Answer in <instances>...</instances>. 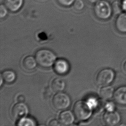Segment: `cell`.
<instances>
[{"mask_svg":"<svg viewBox=\"0 0 126 126\" xmlns=\"http://www.w3.org/2000/svg\"><path fill=\"white\" fill-rule=\"evenodd\" d=\"M112 7L113 12V14H116L118 15L121 12H123L121 9V3L120 0H115L111 3Z\"/></svg>","mask_w":126,"mask_h":126,"instance_id":"obj_18","label":"cell"},{"mask_svg":"<svg viewBox=\"0 0 126 126\" xmlns=\"http://www.w3.org/2000/svg\"><path fill=\"white\" fill-rule=\"evenodd\" d=\"M115 74L110 68H105L101 70L97 74L96 82L100 86H106L111 84L114 80Z\"/></svg>","mask_w":126,"mask_h":126,"instance_id":"obj_5","label":"cell"},{"mask_svg":"<svg viewBox=\"0 0 126 126\" xmlns=\"http://www.w3.org/2000/svg\"><path fill=\"white\" fill-rule=\"evenodd\" d=\"M92 109L88 102L79 101L73 107V113L79 121H85L90 118L92 114Z\"/></svg>","mask_w":126,"mask_h":126,"instance_id":"obj_3","label":"cell"},{"mask_svg":"<svg viewBox=\"0 0 126 126\" xmlns=\"http://www.w3.org/2000/svg\"><path fill=\"white\" fill-rule=\"evenodd\" d=\"M53 68L56 73L60 75H65L69 72L70 66L67 60L60 59L55 61Z\"/></svg>","mask_w":126,"mask_h":126,"instance_id":"obj_8","label":"cell"},{"mask_svg":"<svg viewBox=\"0 0 126 126\" xmlns=\"http://www.w3.org/2000/svg\"><path fill=\"white\" fill-rule=\"evenodd\" d=\"M1 77L3 80L7 83H12L14 82L16 79V75L15 72L11 70H6L4 71L1 74Z\"/></svg>","mask_w":126,"mask_h":126,"instance_id":"obj_16","label":"cell"},{"mask_svg":"<svg viewBox=\"0 0 126 126\" xmlns=\"http://www.w3.org/2000/svg\"><path fill=\"white\" fill-rule=\"evenodd\" d=\"M73 6L75 10L78 11H81L85 7V3L83 0H75Z\"/></svg>","mask_w":126,"mask_h":126,"instance_id":"obj_19","label":"cell"},{"mask_svg":"<svg viewBox=\"0 0 126 126\" xmlns=\"http://www.w3.org/2000/svg\"><path fill=\"white\" fill-rule=\"evenodd\" d=\"M58 3L64 7H69L73 4L75 0H56Z\"/></svg>","mask_w":126,"mask_h":126,"instance_id":"obj_21","label":"cell"},{"mask_svg":"<svg viewBox=\"0 0 126 126\" xmlns=\"http://www.w3.org/2000/svg\"><path fill=\"white\" fill-rule=\"evenodd\" d=\"M90 3H92V4H95V3H96L97 2L99 1L100 0H87Z\"/></svg>","mask_w":126,"mask_h":126,"instance_id":"obj_27","label":"cell"},{"mask_svg":"<svg viewBox=\"0 0 126 126\" xmlns=\"http://www.w3.org/2000/svg\"><path fill=\"white\" fill-rule=\"evenodd\" d=\"M35 59L40 66L48 68L52 66L56 61V56L54 53L50 50L42 49L36 52Z\"/></svg>","mask_w":126,"mask_h":126,"instance_id":"obj_2","label":"cell"},{"mask_svg":"<svg viewBox=\"0 0 126 126\" xmlns=\"http://www.w3.org/2000/svg\"><path fill=\"white\" fill-rule=\"evenodd\" d=\"M124 69L125 72H126V61L125 62L124 64Z\"/></svg>","mask_w":126,"mask_h":126,"instance_id":"obj_28","label":"cell"},{"mask_svg":"<svg viewBox=\"0 0 126 126\" xmlns=\"http://www.w3.org/2000/svg\"><path fill=\"white\" fill-rule=\"evenodd\" d=\"M121 9L123 12H126V0H120Z\"/></svg>","mask_w":126,"mask_h":126,"instance_id":"obj_25","label":"cell"},{"mask_svg":"<svg viewBox=\"0 0 126 126\" xmlns=\"http://www.w3.org/2000/svg\"><path fill=\"white\" fill-rule=\"evenodd\" d=\"M105 107L106 110L107 111H115L116 106L114 102L110 101L108 102L105 105Z\"/></svg>","mask_w":126,"mask_h":126,"instance_id":"obj_22","label":"cell"},{"mask_svg":"<svg viewBox=\"0 0 126 126\" xmlns=\"http://www.w3.org/2000/svg\"><path fill=\"white\" fill-rule=\"evenodd\" d=\"M17 100L19 102H23L25 100V97L23 95H20L17 97Z\"/></svg>","mask_w":126,"mask_h":126,"instance_id":"obj_26","label":"cell"},{"mask_svg":"<svg viewBox=\"0 0 126 126\" xmlns=\"http://www.w3.org/2000/svg\"><path fill=\"white\" fill-rule=\"evenodd\" d=\"M9 10L4 4H2L0 6V17L3 19L7 17L8 14Z\"/></svg>","mask_w":126,"mask_h":126,"instance_id":"obj_20","label":"cell"},{"mask_svg":"<svg viewBox=\"0 0 126 126\" xmlns=\"http://www.w3.org/2000/svg\"><path fill=\"white\" fill-rule=\"evenodd\" d=\"M115 26L119 32L126 33V12H122L117 15L115 21Z\"/></svg>","mask_w":126,"mask_h":126,"instance_id":"obj_9","label":"cell"},{"mask_svg":"<svg viewBox=\"0 0 126 126\" xmlns=\"http://www.w3.org/2000/svg\"><path fill=\"white\" fill-rule=\"evenodd\" d=\"M24 0H4V4L13 13L19 11L24 4Z\"/></svg>","mask_w":126,"mask_h":126,"instance_id":"obj_11","label":"cell"},{"mask_svg":"<svg viewBox=\"0 0 126 126\" xmlns=\"http://www.w3.org/2000/svg\"><path fill=\"white\" fill-rule=\"evenodd\" d=\"M61 125L60 121H58L57 120L53 119L51 120L49 124V126H60Z\"/></svg>","mask_w":126,"mask_h":126,"instance_id":"obj_24","label":"cell"},{"mask_svg":"<svg viewBox=\"0 0 126 126\" xmlns=\"http://www.w3.org/2000/svg\"><path fill=\"white\" fill-rule=\"evenodd\" d=\"M52 102L55 109L58 111H62L70 106L71 101L67 94L59 92L53 96Z\"/></svg>","mask_w":126,"mask_h":126,"instance_id":"obj_4","label":"cell"},{"mask_svg":"<svg viewBox=\"0 0 126 126\" xmlns=\"http://www.w3.org/2000/svg\"><path fill=\"white\" fill-rule=\"evenodd\" d=\"M88 102L93 109L97 107L99 104V102L97 100V99L94 98L90 99Z\"/></svg>","mask_w":126,"mask_h":126,"instance_id":"obj_23","label":"cell"},{"mask_svg":"<svg viewBox=\"0 0 126 126\" xmlns=\"http://www.w3.org/2000/svg\"><path fill=\"white\" fill-rule=\"evenodd\" d=\"M94 14L98 19L101 20H107L112 16V5L107 0H100L94 4Z\"/></svg>","mask_w":126,"mask_h":126,"instance_id":"obj_1","label":"cell"},{"mask_svg":"<svg viewBox=\"0 0 126 126\" xmlns=\"http://www.w3.org/2000/svg\"><path fill=\"white\" fill-rule=\"evenodd\" d=\"M65 83L63 79L60 78H56L53 80L51 83V88L55 92H62L65 88Z\"/></svg>","mask_w":126,"mask_h":126,"instance_id":"obj_15","label":"cell"},{"mask_svg":"<svg viewBox=\"0 0 126 126\" xmlns=\"http://www.w3.org/2000/svg\"><path fill=\"white\" fill-rule=\"evenodd\" d=\"M36 125V123L33 120L30 118L24 117L20 119L17 124L18 126H34Z\"/></svg>","mask_w":126,"mask_h":126,"instance_id":"obj_17","label":"cell"},{"mask_svg":"<svg viewBox=\"0 0 126 126\" xmlns=\"http://www.w3.org/2000/svg\"><path fill=\"white\" fill-rule=\"evenodd\" d=\"M37 62L36 59L32 56H27L22 61V66L25 70L31 71L36 68Z\"/></svg>","mask_w":126,"mask_h":126,"instance_id":"obj_13","label":"cell"},{"mask_svg":"<svg viewBox=\"0 0 126 126\" xmlns=\"http://www.w3.org/2000/svg\"><path fill=\"white\" fill-rule=\"evenodd\" d=\"M114 99L115 102L118 104L126 105V86L119 87L114 91Z\"/></svg>","mask_w":126,"mask_h":126,"instance_id":"obj_10","label":"cell"},{"mask_svg":"<svg viewBox=\"0 0 126 126\" xmlns=\"http://www.w3.org/2000/svg\"><path fill=\"white\" fill-rule=\"evenodd\" d=\"M114 90L112 87L106 86L102 87L99 92L100 97L104 100H109L114 96Z\"/></svg>","mask_w":126,"mask_h":126,"instance_id":"obj_14","label":"cell"},{"mask_svg":"<svg viewBox=\"0 0 126 126\" xmlns=\"http://www.w3.org/2000/svg\"><path fill=\"white\" fill-rule=\"evenodd\" d=\"M29 109L26 105L23 102L15 104L12 108L11 114L15 119H20L28 114Z\"/></svg>","mask_w":126,"mask_h":126,"instance_id":"obj_6","label":"cell"},{"mask_svg":"<svg viewBox=\"0 0 126 126\" xmlns=\"http://www.w3.org/2000/svg\"><path fill=\"white\" fill-rule=\"evenodd\" d=\"M74 116V114L71 111H64L60 114L59 121L61 125H72L75 121Z\"/></svg>","mask_w":126,"mask_h":126,"instance_id":"obj_12","label":"cell"},{"mask_svg":"<svg viewBox=\"0 0 126 126\" xmlns=\"http://www.w3.org/2000/svg\"><path fill=\"white\" fill-rule=\"evenodd\" d=\"M103 121L106 125L109 126L117 125L121 120L119 113L116 111H106L103 115Z\"/></svg>","mask_w":126,"mask_h":126,"instance_id":"obj_7","label":"cell"}]
</instances>
